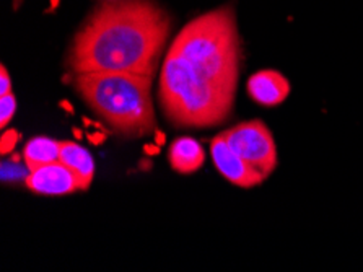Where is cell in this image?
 Masks as SVG:
<instances>
[{"mask_svg": "<svg viewBox=\"0 0 363 272\" xmlns=\"http://www.w3.org/2000/svg\"><path fill=\"white\" fill-rule=\"evenodd\" d=\"M169 30L172 18L153 0H106L75 33L67 65L74 74L121 72L153 77Z\"/></svg>", "mask_w": 363, "mask_h": 272, "instance_id": "1", "label": "cell"}, {"mask_svg": "<svg viewBox=\"0 0 363 272\" xmlns=\"http://www.w3.org/2000/svg\"><path fill=\"white\" fill-rule=\"evenodd\" d=\"M168 51L189 60L222 90L236 95L243 43L232 5L213 9L186 23Z\"/></svg>", "mask_w": 363, "mask_h": 272, "instance_id": "2", "label": "cell"}, {"mask_svg": "<svg viewBox=\"0 0 363 272\" xmlns=\"http://www.w3.org/2000/svg\"><path fill=\"white\" fill-rule=\"evenodd\" d=\"M152 79L121 72H88L74 74V88L116 134L139 138L157 131Z\"/></svg>", "mask_w": 363, "mask_h": 272, "instance_id": "3", "label": "cell"}, {"mask_svg": "<svg viewBox=\"0 0 363 272\" xmlns=\"http://www.w3.org/2000/svg\"><path fill=\"white\" fill-rule=\"evenodd\" d=\"M158 99L169 123L181 129H211L230 118L235 95L225 92L189 60L167 53L163 59Z\"/></svg>", "mask_w": 363, "mask_h": 272, "instance_id": "4", "label": "cell"}, {"mask_svg": "<svg viewBox=\"0 0 363 272\" xmlns=\"http://www.w3.org/2000/svg\"><path fill=\"white\" fill-rule=\"evenodd\" d=\"M222 136L241 158L266 178L277 168L279 155L276 141L271 129L261 119L236 124L223 131Z\"/></svg>", "mask_w": 363, "mask_h": 272, "instance_id": "5", "label": "cell"}, {"mask_svg": "<svg viewBox=\"0 0 363 272\" xmlns=\"http://www.w3.org/2000/svg\"><path fill=\"white\" fill-rule=\"evenodd\" d=\"M211 157L216 165V170L222 175L225 180L232 185L251 190L262 185L267 180L266 176L259 173L256 168L240 157L235 150L228 146L222 134L212 138L211 142Z\"/></svg>", "mask_w": 363, "mask_h": 272, "instance_id": "6", "label": "cell"}, {"mask_svg": "<svg viewBox=\"0 0 363 272\" xmlns=\"http://www.w3.org/2000/svg\"><path fill=\"white\" fill-rule=\"evenodd\" d=\"M25 185L31 192L41 196H65L80 191L77 176L60 160L28 171Z\"/></svg>", "mask_w": 363, "mask_h": 272, "instance_id": "7", "label": "cell"}, {"mask_svg": "<svg viewBox=\"0 0 363 272\" xmlns=\"http://www.w3.org/2000/svg\"><path fill=\"white\" fill-rule=\"evenodd\" d=\"M290 82L277 70L266 69L252 74L246 82V93L252 102L266 108L282 104L290 95Z\"/></svg>", "mask_w": 363, "mask_h": 272, "instance_id": "8", "label": "cell"}, {"mask_svg": "<svg viewBox=\"0 0 363 272\" xmlns=\"http://www.w3.org/2000/svg\"><path fill=\"white\" fill-rule=\"evenodd\" d=\"M169 166L179 175H191L202 168L206 162V152L196 138L178 137L168 148Z\"/></svg>", "mask_w": 363, "mask_h": 272, "instance_id": "9", "label": "cell"}, {"mask_svg": "<svg viewBox=\"0 0 363 272\" xmlns=\"http://www.w3.org/2000/svg\"><path fill=\"white\" fill-rule=\"evenodd\" d=\"M59 160L77 176L80 183V191L90 190L93 178H95V160L86 148L72 141H62Z\"/></svg>", "mask_w": 363, "mask_h": 272, "instance_id": "10", "label": "cell"}, {"mask_svg": "<svg viewBox=\"0 0 363 272\" xmlns=\"http://www.w3.org/2000/svg\"><path fill=\"white\" fill-rule=\"evenodd\" d=\"M23 162L26 170H36L43 165L59 162L60 158V142L51 137H33L23 147Z\"/></svg>", "mask_w": 363, "mask_h": 272, "instance_id": "11", "label": "cell"}, {"mask_svg": "<svg viewBox=\"0 0 363 272\" xmlns=\"http://www.w3.org/2000/svg\"><path fill=\"white\" fill-rule=\"evenodd\" d=\"M16 111V99L13 93L0 97V127L5 129L10 124V121L13 119Z\"/></svg>", "mask_w": 363, "mask_h": 272, "instance_id": "12", "label": "cell"}, {"mask_svg": "<svg viewBox=\"0 0 363 272\" xmlns=\"http://www.w3.org/2000/svg\"><path fill=\"white\" fill-rule=\"evenodd\" d=\"M18 138H20V134L15 129H10L5 132L2 136V141H0V150H2V153L7 155L9 152H12L16 146V142H18Z\"/></svg>", "mask_w": 363, "mask_h": 272, "instance_id": "13", "label": "cell"}, {"mask_svg": "<svg viewBox=\"0 0 363 272\" xmlns=\"http://www.w3.org/2000/svg\"><path fill=\"white\" fill-rule=\"evenodd\" d=\"M12 93V79H10V74L5 69V65L0 67V97L9 95Z\"/></svg>", "mask_w": 363, "mask_h": 272, "instance_id": "14", "label": "cell"}, {"mask_svg": "<svg viewBox=\"0 0 363 272\" xmlns=\"http://www.w3.org/2000/svg\"><path fill=\"white\" fill-rule=\"evenodd\" d=\"M86 138L93 143V146H100V143L106 141V136L101 134V132H98V134H86Z\"/></svg>", "mask_w": 363, "mask_h": 272, "instance_id": "15", "label": "cell"}, {"mask_svg": "<svg viewBox=\"0 0 363 272\" xmlns=\"http://www.w3.org/2000/svg\"><path fill=\"white\" fill-rule=\"evenodd\" d=\"M144 150L148 155H158V153H160V147H158V146H145Z\"/></svg>", "mask_w": 363, "mask_h": 272, "instance_id": "16", "label": "cell"}, {"mask_svg": "<svg viewBox=\"0 0 363 272\" xmlns=\"http://www.w3.org/2000/svg\"><path fill=\"white\" fill-rule=\"evenodd\" d=\"M153 137H155V141H157V143H158V146H163V143H164V136H163V132H160V131H155V132H153Z\"/></svg>", "mask_w": 363, "mask_h": 272, "instance_id": "17", "label": "cell"}, {"mask_svg": "<svg viewBox=\"0 0 363 272\" xmlns=\"http://www.w3.org/2000/svg\"><path fill=\"white\" fill-rule=\"evenodd\" d=\"M60 108H64L65 111H67V113H74V108L70 107V103L65 102V99H62V102H60Z\"/></svg>", "mask_w": 363, "mask_h": 272, "instance_id": "18", "label": "cell"}, {"mask_svg": "<svg viewBox=\"0 0 363 272\" xmlns=\"http://www.w3.org/2000/svg\"><path fill=\"white\" fill-rule=\"evenodd\" d=\"M74 136L75 137H82V132L79 129H74Z\"/></svg>", "mask_w": 363, "mask_h": 272, "instance_id": "19", "label": "cell"}]
</instances>
